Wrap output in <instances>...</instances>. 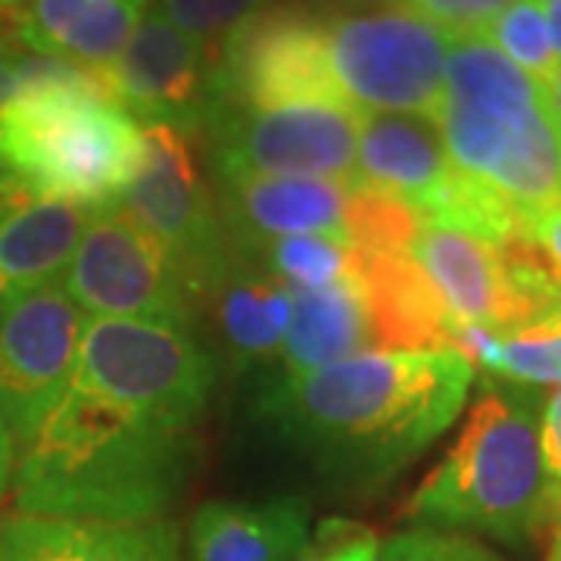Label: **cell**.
Listing matches in <instances>:
<instances>
[{
	"mask_svg": "<svg viewBox=\"0 0 561 561\" xmlns=\"http://www.w3.org/2000/svg\"><path fill=\"white\" fill-rule=\"evenodd\" d=\"M219 368L191 331L88 319L69 387L16 453V512L101 524L165 522L197 465Z\"/></svg>",
	"mask_w": 561,
	"mask_h": 561,
	"instance_id": "6da1fadb",
	"label": "cell"
},
{
	"mask_svg": "<svg viewBox=\"0 0 561 561\" xmlns=\"http://www.w3.org/2000/svg\"><path fill=\"white\" fill-rule=\"evenodd\" d=\"M474 365L449 346L368 350L294 383H265L260 415L324 481L375 490L453 427Z\"/></svg>",
	"mask_w": 561,
	"mask_h": 561,
	"instance_id": "7a4b0ae2",
	"label": "cell"
},
{
	"mask_svg": "<svg viewBox=\"0 0 561 561\" xmlns=\"http://www.w3.org/2000/svg\"><path fill=\"white\" fill-rule=\"evenodd\" d=\"M144 135L103 72L22 57L0 113V184L22 197L101 209L138 175Z\"/></svg>",
	"mask_w": 561,
	"mask_h": 561,
	"instance_id": "3957f363",
	"label": "cell"
},
{
	"mask_svg": "<svg viewBox=\"0 0 561 561\" xmlns=\"http://www.w3.org/2000/svg\"><path fill=\"white\" fill-rule=\"evenodd\" d=\"M437 128L461 179L518 219L561 203V135L540 81L486 38H453Z\"/></svg>",
	"mask_w": 561,
	"mask_h": 561,
	"instance_id": "277c9868",
	"label": "cell"
},
{
	"mask_svg": "<svg viewBox=\"0 0 561 561\" xmlns=\"http://www.w3.org/2000/svg\"><path fill=\"white\" fill-rule=\"evenodd\" d=\"M537 387L490 378L446 459L405 505L419 527L522 546L546 527Z\"/></svg>",
	"mask_w": 561,
	"mask_h": 561,
	"instance_id": "5b68a950",
	"label": "cell"
},
{
	"mask_svg": "<svg viewBox=\"0 0 561 561\" xmlns=\"http://www.w3.org/2000/svg\"><path fill=\"white\" fill-rule=\"evenodd\" d=\"M140 169L119 194L122 206L179 265L201 309L216 294L238 253L206 184L194 135L169 122H144Z\"/></svg>",
	"mask_w": 561,
	"mask_h": 561,
	"instance_id": "8992f818",
	"label": "cell"
},
{
	"mask_svg": "<svg viewBox=\"0 0 561 561\" xmlns=\"http://www.w3.org/2000/svg\"><path fill=\"white\" fill-rule=\"evenodd\" d=\"M337 91L359 113L437 116L453 38L409 7L324 22Z\"/></svg>",
	"mask_w": 561,
	"mask_h": 561,
	"instance_id": "52a82bcc",
	"label": "cell"
},
{
	"mask_svg": "<svg viewBox=\"0 0 561 561\" xmlns=\"http://www.w3.org/2000/svg\"><path fill=\"white\" fill-rule=\"evenodd\" d=\"M60 284L94 319L162 321L194 331L203 312L172 256L116 203L91 213Z\"/></svg>",
	"mask_w": 561,
	"mask_h": 561,
	"instance_id": "ba28073f",
	"label": "cell"
},
{
	"mask_svg": "<svg viewBox=\"0 0 561 561\" xmlns=\"http://www.w3.org/2000/svg\"><path fill=\"white\" fill-rule=\"evenodd\" d=\"M359 116L350 103L221 110L209 122L216 175L353 181Z\"/></svg>",
	"mask_w": 561,
	"mask_h": 561,
	"instance_id": "9c48e42d",
	"label": "cell"
},
{
	"mask_svg": "<svg viewBox=\"0 0 561 561\" xmlns=\"http://www.w3.org/2000/svg\"><path fill=\"white\" fill-rule=\"evenodd\" d=\"M409 253L434 284L453 324L505 334L561 302L556 284L527 256L518 238L496 247L456 228L421 221Z\"/></svg>",
	"mask_w": 561,
	"mask_h": 561,
	"instance_id": "30bf717a",
	"label": "cell"
},
{
	"mask_svg": "<svg viewBox=\"0 0 561 561\" xmlns=\"http://www.w3.org/2000/svg\"><path fill=\"white\" fill-rule=\"evenodd\" d=\"M84 321L60 280L0 306V412L16 453L38 437L62 400Z\"/></svg>",
	"mask_w": 561,
	"mask_h": 561,
	"instance_id": "8fae6325",
	"label": "cell"
},
{
	"mask_svg": "<svg viewBox=\"0 0 561 561\" xmlns=\"http://www.w3.org/2000/svg\"><path fill=\"white\" fill-rule=\"evenodd\" d=\"M287 103L346 101L331 76L324 22L297 7H265L219 44V113Z\"/></svg>",
	"mask_w": 561,
	"mask_h": 561,
	"instance_id": "7c38bea8",
	"label": "cell"
},
{
	"mask_svg": "<svg viewBox=\"0 0 561 561\" xmlns=\"http://www.w3.org/2000/svg\"><path fill=\"white\" fill-rule=\"evenodd\" d=\"M103 79L140 125L169 122L197 135L219 113V47L184 35L160 10L140 20Z\"/></svg>",
	"mask_w": 561,
	"mask_h": 561,
	"instance_id": "4fadbf2b",
	"label": "cell"
},
{
	"mask_svg": "<svg viewBox=\"0 0 561 561\" xmlns=\"http://www.w3.org/2000/svg\"><path fill=\"white\" fill-rule=\"evenodd\" d=\"M359 181L219 179V213L234 253L247 260L275 238H334L353 247Z\"/></svg>",
	"mask_w": 561,
	"mask_h": 561,
	"instance_id": "5bb4252c",
	"label": "cell"
},
{
	"mask_svg": "<svg viewBox=\"0 0 561 561\" xmlns=\"http://www.w3.org/2000/svg\"><path fill=\"white\" fill-rule=\"evenodd\" d=\"M353 181L402 201L421 221H443L461 179L431 116L362 113Z\"/></svg>",
	"mask_w": 561,
	"mask_h": 561,
	"instance_id": "9a60e30c",
	"label": "cell"
},
{
	"mask_svg": "<svg viewBox=\"0 0 561 561\" xmlns=\"http://www.w3.org/2000/svg\"><path fill=\"white\" fill-rule=\"evenodd\" d=\"M0 561H184L175 524H101L7 515Z\"/></svg>",
	"mask_w": 561,
	"mask_h": 561,
	"instance_id": "2e32d148",
	"label": "cell"
},
{
	"mask_svg": "<svg viewBox=\"0 0 561 561\" xmlns=\"http://www.w3.org/2000/svg\"><path fill=\"white\" fill-rule=\"evenodd\" d=\"M294 316L278 350V371L265 383H294L334 362L378 350L359 272L328 287H290Z\"/></svg>",
	"mask_w": 561,
	"mask_h": 561,
	"instance_id": "e0dca14e",
	"label": "cell"
},
{
	"mask_svg": "<svg viewBox=\"0 0 561 561\" xmlns=\"http://www.w3.org/2000/svg\"><path fill=\"white\" fill-rule=\"evenodd\" d=\"M150 0H22L10 13L35 57L103 72L147 16Z\"/></svg>",
	"mask_w": 561,
	"mask_h": 561,
	"instance_id": "ac0fdd59",
	"label": "cell"
},
{
	"mask_svg": "<svg viewBox=\"0 0 561 561\" xmlns=\"http://www.w3.org/2000/svg\"><path fill=\"white\" fill-rule=\"evenodd\" d=\"M312 508L300 496L206 502L187 524L191 561H297Z\"/></svg>",
	"mask_w": 561,
	"mask_h": 561,
	"instance_id": "d6986e66",
	"label": "cell"
},
{
	"mask_svg": "<svg viewBox=\"0 0 561 561\" xmlns=\"http://www.w3.org/2000/svg\"><path fill=\"white\" fill-rule=\"evenodd\" d=\"M94 209L22 197L0 184V306L60 280Z\"/></svg>",
	"mask_w": 561,
	"mask_h": 561,
	"instance_id": "ffe728a7",
	"label": "cell"
},
{
	"mask_svg": "<svg viewBox=\"0 0 561 561\" xmlns=\"http://www.w3.org/2000/svg\"><path fill=\"white\" fill-rule=\"evenodd\" d=\"M359 278L378 350H437L449 343L453 321L409 250L359 256Z\"/></svg>",
	"mask_w": 561,
	"mask_h": 561,
	"instance_id": "44dd1931",
	"label": "cell"
},
{
	"mask_svg": "<svg viewBox=\"0 0 561 561\" xmlns=\"http://www.w3.org/2000/svg\"><path fill=\"white\" fill-rule=\"evenodd\" d=\"M206 312H213L228 359L238 368H253L278 359L294 316V300L290 287H284L272 275H262L238 256L216 294L206 300Z\"/></svg>",
	"mask_w": 561,
	"mask_h": 561,
	"instance_id": "7402d4cb",
	"label": "cell"
},
{
	"mask_svg": "<svg viewBox=\"0 0 561 561\" xmlns=\"http://www.w3.org/2000/svg\"><path fill=\"white\" fill-rule=\"evenodd\" d=\"M449 350L461 353L471 365H481L496 381L561 387V302L505 334L453 324Z\"/></svg>",
	"mask_w": 561,
	"mask_h": 561,
	"instance_id": "603a6c76",
	"label": "cell"
},
{
	"mask_svg": "<svg viewBox=\"0 0 561 561\" xmlns=\"http://www.w3.org/2000/svg\"><path fill=\"white\" fill-rule=\"evenodd\" d=\"M253 256L265 262L268 275L284 287H328L359 272V253L353 247L316 234L265 241L247 256V262Z\"/></svg>",
	"mask_w": 561,
	"mask_h": 561,
	"instance_id": "cb8c5ba5",
	"label": "cell"
},
{
	"mask_svg": "<svg viewBox=\"0 0 561 561\" xmlns=\"http://www.w3.org/2000/svg\"><path fill=\"white\" fill-rule=\"evenodd\" d=\"M481 38L490 41L500 54H505L522 72L540 84H546L559 66L540 0H512L500 16L483 28Z\"/></svg>",
	"mask_w": 561,
	"mask_h": 561,
	"instance_id": "d4e9b609",
	"label": "cell"
},
{
	"mask_svg": "<svg viewBox=\"0 0 561 561\" xmlns=\"http://www.w3.org/2000/svg\"><path fill=\"white\" fill-rule=\"evenodd\" d=\"M265 7L268 0H157V10L175 28L213 47H219Z\"/></svg>",
	"mask_w": 561,
	"mask_h": 561,
	"instance_id": "484cf974",
	"label": "cell"
},
{
	"mask_svg": "<svg viewBox=\"0 0 561 561\" xmlns=\"http://www.w3.org/2000/svg\"><path fill=\"white\" fill-rule=\"evenodd\" d=\"M378 561H502L478 540L465 534L434 530V527H412L381 542Z\"/></svg>",
	"mask_w": 561,
	"mask_h": 561,
	"instance_id": "4316f807",
	"label": "cell"
},
{
	"mask_svg": "<svg viewBox=\"0 0 561 561\" xmlns=\"http://www.w3.org/2000/svg\"><path fill=\"white\" fill-rule=\"evenodd\" d=\"M512 0H409V10L449 38H478Z\"/></svg>",
	"mask_w": 561,
	"mask_h": 561,
	"instance_id": "83f0119b",
	"label": "cell"
},
{
	"mask_svg": "<svg viewBox=\"0 0 561 561\" xmlns=\"http://www.w3.org/2000/svg\"><path fill=\"white\" fill-rule=\"evenodd\" d=\"M381 540L359 524L328 522L321 524L316 540L306 542L297 561H378Z\"/></svg>",
	"mask_w": 561,
	"mask_h": 561,
	"instance_id": "f1b7e54d",
	"label": "cell"
},
{
	"mask_svg": "<svg viewBox=\"0 0 561 561\" xmlns=\"http://www.w3.org/2000/svg\"><path fill=\"white\" fill-rule=\"evenodd\" d=\"M540 461L546 483V524H561V387L549 393L540 412Z\"/></svg>",
	"mask_w": 561,
	"mask_h": 561,
	"instance_id": "f546056e",
	"label": "cell"
},
{
	"mask_svg": "<svg viewBox=\"0 0 561 561\" xmlns=\"http://www.w3.org/2000/svg\"><path fill=\"white\" fill-rule=\"evenodd\" d=\"M518 243L561 294V203L527 216L518 231Z\"/></svg>",
	"mask_w": 561,
	"mask_h": 561,
	"instance_id": "4dcf8cb0",
	"label": "cell"
},
{
	"mask_svg": "<svg viewBox=\"0 0 561 561\" xmlns=\"http://www.w3.org/2000/svg\"><path fill=\"white\" fill-rule=\"evenodd\" d=\"M13 468H16V443H13V434H10V427H7V419H3V412H0V502L10 493Z\"/></svg>",
	"mask_w": 561,
	"mask_h": 561,
	"instance_id": "1f68e13d",
	"label": "cell"
},
{
	"mask_svg": "<svg viewBox=\"0 0 561 561\" xmlns=\"http://www.w3.org/2000/svg\"><path fill=\"white\" fill-rule=\"evenodd\" d=\"M25 54L20 57H0V113L7 110V103L13 101V91H16V69Z\"/></svg>",
	"mask_w": 561,
	"mask_h": 561,
	"instance_id": "d6a6232c",
	"label": "cell"
},
{
	"mask_svg": "<svg viewBox=\"0 0 561 561\" xmlns=\"http://www.w3.org/2000/svg\"><path fill=\"white\" fill-rule=\"evenodd\" d=\"M542 94H546V106H549V116L556 122L561 135V60L556 66V72L549 76V81L542 84Z\"/></svg>",
	"mask_w": 561,
	"mask_h": 561,
	"instance_id": "836d02e7",
	"label": "cell"
},
{
	"mask_svg": "<svg viewBox=\"0 0 561 561\" xmlns=\"http://www.w3.org/2000/svg\"><path fill=\"white\" fill-rule=\"evenodd\" d=\"M542 13H546V25H549V38H552V50L561 60V0H540Z\"/></svg>",
	"mask_w": 561,
	"mask_h": 561,
	"instance_id": "e575fe53",
	"label": "cell"
},
{
	"mask_svg": "<svg viewBox=\"0 0 561 561\" xmlns=\"http://www.w3.org/2000/svg\"><path fill=\"white\" fill-rule=\"evenodd\" d=\"M546 561H561V537L552 540V549H549V559Z\"/></svg>",
	"mask_w": 561,
	"mask_h": 561,
	"instance_id": "d590c367",
	"label": "cell"
},
{
	"mask_svg": "<svg viewBox=\"0 0 561 561\" xmlns=\"http://www.w3.org/2000/svg\"><path fill=\"white\" fill-rule=\"evenodd\" d=\"M22 0H0V13H13L20 7Z\"/></svg>",
	"mask_w": 561,
	"mask_h": 561,
	"instance_id": "8d00e7d4",
	"label": "cell"
},
{
	"mask_svg": "<svg viewBox=\"0 0 561 561\" xmlns=\"http://www.w3.org/2000/svg\"><path fill=\"white\" fill-rule=\"evenodd\" d=\"M362 3H397V0H362Z\"/></svg>",
	"mask_w": 561,
	"mask_h": 561,
	"instance_id": "74e56055",
	"label": "cell"
},
{
	"mask_svg": "<svg viewBox=\"0 0 561 561\" xmlns=\"http://www.w3.org/2000/svg\"><path fill=\"white\" fill-rule=\"evenodd\" d=\"M556 537H561V524H559V527H556Z\"/></svg>",
	"mask_w": 561,
	"mask_h": 561,
	"instance_id": "f35d334b",
	"label": "cell"
}]
</instances>
